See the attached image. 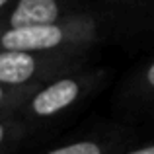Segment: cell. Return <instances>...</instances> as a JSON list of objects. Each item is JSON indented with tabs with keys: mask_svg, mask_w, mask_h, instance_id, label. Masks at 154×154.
<instances>
[{
	"mask_svg": "<svg viewBox=\"0 0 154 154\" xmlns=\"http://www.w3.org/2000/svg\"><path fill=\"white\" fill-rule=\"evenodd\" d=\"M119 154H154V140H150V143H144V144H139V146L129 148V150L119 152Z\"/></svg>",
	"mask_w": 154,
	"mask_h": 154,
	"instance_id": "cell-9",
	"label": "cell"
},
{
	"mask_svg": "<svg viewBox=\"0 0 154 154\" xmlns=\"http://www.w3.org/2000/svg\"><path fill=\"white\" fill-rule=\"evenodd\" d=\"M84 63L86 53L0 51V82L8 86H35Z\"/></svg>",
	"mask_w": 154,
	"mask_h": 154,
	"instance_id": "cell-3",
	"label": "cell"
},
{
	"mask_svg": "<svg viewBox=\"0 0 154 154\" xmlns=\"http://www.w3.org/2000/svg\"><path fill=\"white\" fill-rule=\"evenodd\" d=\"M35 86H8V84L0 82V113H16L18 115L20 109L23 107V103L27 102Z\"/></svg>",
	"mask_w": 154,
	"mask_h": 154,
	"instance_id": "cell-8",
	"label": "cell"
},
{
	"mask_svg": "<svg viewBox=\"0 0 154 154\" xmlns=\"http://www.w3.org/2000/svg\"><path fill=\"white\" fill-rule=\"evenodd\" d=\"M27 127L16 113H0V154H10L23 139Z\"/></svg>",
	"mask_w": 154,
	"mask_h": 154,
	"instance_id": "cell-6",
	"label": "cell"
},
{
	"mask_svg": "<svg viewBox=\"0 0 154 154\" xmlns=\"http://www.w3.org/2000/svg\"><path fill=\"white\" fill-rule=\"evenodd\" d=\"M105 78V68L84 64L41 82L27 98L18 115L23 123H49L59 119L92 94Z\"/></svg>",
	"mask_w": 154,
	"mask_h": 154,
	"instance_id": "cell-2",
	"label": "cell"
},
{
	"mask_svg": "<svg viewBox=\"0 0 154 154\" xmlns=\"http://www.w3.org/2000/svg\"><path fill=\"white\" fill-rule=\"evenodd\" d=\"M98 39V20L88 12H82L57 23L0 29V51L88 53Z\"/></svg>",
	"mask_w": 154,
	"mask_h": 154,
	"instance_id": "cell-1",
	"label": "cell"
},
{
	"mask_svg": "<svg viewBox=\"0 0 154 154\" xmlns=\"http://www.w3.org/2000/svg\"><path fill=\"white\" fill-rule=\"evenodd\" d=\"M115 150L117 143L113 139L88 137V139H76L70 143H63L59 146L47 148L41 154H115Z\"/></svg>",
	"mask_w": 154,
	"mask_h": 154,
	"instance_id": "cell-5",
	"label": "cell"
},
{
	"mask_svg": "<svg viewBox=\"0 0 154 154\" xmlns=\"http://www.w3.org/2000/svg\"><path fill=\"white\" fill-rule=\"evenodd\" d=\"M82 12L70 0H14L0 16V29L57 23Z\"/></svg>",
	"mask_w": 154,
	"mask_h": 154,
	"instance_id": "cell-4",
	"label": "cell"
},
{
	"mask_svg": "<svg viewBox=\"0 0 154 154\" xmlns=\"http://www.w3.org/2000/svg\"><path fill=\"white\" fill-rule=\"evenodd\" d=\"M12 2H14V0H0V16L4 14V10H6V8L10 6Z\"/></svg>",
	"mask_w": 154,
	"mask_h": 154,
	"instance_id": "cell-10",
	"label": "cell"
},
{
	"mask_svg": "<svg viewBox=\"0 0 154 154\" xmlns=\"http://www.w3.org/2000/svg\"><path fill=\"white\" fill-rule=\"evenodd\" d=\"M127 96L139 102H154V59L131 78L127 86Z\"/></svg>",
	"mask_w": 154,
	"mask_h": 154,
	"instance_id": "cell-7",
	"label": "cell"
}]
</instances>
